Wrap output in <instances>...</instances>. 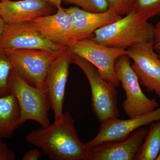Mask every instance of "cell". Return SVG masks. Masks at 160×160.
<instances>
[{
  "label": "cell",
  "instance_id": "25",
  "mask_svg": "<svg viewBox=\"0 0 160 160\" xmlns=\"http://www.w3.org/2000/svg\"><path fill=\"white\" fill-rule=\"evenodd\" d=\"M42 1L48 3L49 5L57 9L61 7V4L63 0H42Z\"/></svg>",
  "mask_w": 160,
  "mask_h": 160
},
{
  "label": "cell",
  "instance_id": "15",
  "mask_svg": "<svg viewBox=\"0 0 160 160\" xmlns=\"http://www.w3.org/2000/svg\"><path fill=\"white\" fill-rule=\"evenodd\" d=\"M65 9L71 17L76 42L83 39L93 38L96 30L122 18L109 9L102 12H89L77 7Z\"/></svg>",
  "mask_w": 160,
  "mask_h": 160
},
{
  "label": "cell",
  "instance_id": "7",
  "mask_svg": "<svg viewBox=\"0 0 160 160\" xmlns=\"http://www.w3.org/2000/svg\"><path fill=\"white\" fill-rule=\"evenodd\" d=\"M67 49L71 54L83 58L95 66L102 77L115 88L119 86L115 72V64L120 57L126 55V49L103 46L96 42L93 38L78 40L67 47Z\"/></svg>",
  "mask_w": 160,
  "mask_h": 160
},
{
  "label": "cell",
  "instance_id": "26",
  "mask_svg": "<svg viewBox=\"0 0 160 160\" xmlns=\"http://www.w3.org/2000/svg\"><path fill=\"white\" fill-rule=\"evenodd\" d=\"M6 25V23H5L4 21H3L2 19L0 17V36H1L3 30H4Z\"/></svg>",
  "mask_w": 160,
  "mask_h": 160
},
{
  "label": "cell",
  "instance_id": "14",
  "mask_svg": "<svg viewBox=\"0 0 160 160\" xmlns=\"http://www.w3.org/2000/svg\"><path fill=\"white\" fill-rule=\"evenodd\" d=\"M54 8L42 0H0V17L7 25L29 22L52 14Z\"/></svg>",
  "mask_w": 160,
  "mask_h": 160
},
{
  "label": "cell",
  "instance_id": "20",
  "mask_svg": "<svg viewBox=\"0 0 160 160\" xmlns=\"http://www.w3.org/2000/svg\"><path fill=\"white\" fill-rule=\"evenodd\" d=\"M67 4H74L83 10L92 12H102L109 9L106 0H63Z\"/></svg>",
  "mask_w": 160,
  "mask_h": 160
},
{
  "label": "cell",
  "instance_id": "12",
  "mask_svg": "<svg viewBox=\"0 0 160 160\" xmlns=\"http://www.w3.org/2000/svg\"><path fill=\"white\" fill-rule=\"evenodd\" d=\"M160 120V107L154 111L128 120L118 118L107 121L101 124L96 136L86 143L88 149L107 142L122 141L137 129Z\"/></svg>",
  "mask_w": 160,
  "mask_h": 160
},
{
  "label": "cell",
  "instance_id": "22",
  "mask_svg": "<svg viewBox=\"0 0 160 160\" xmlns=\"http://www.w3.org/2000/svg\"><path fill=\"white\" fill-rule=\"evenodd\" d=\"M0 138V160H14L16 155L14 152L2 141Z\"/></svg>",
  "mask_w": 160,
  "mask_h": 160
},
{
  "label": "cell",
  "instance_id": "11",
  "mask_svg": "<svg viewBox=\"0 0 160 160\" xmlns=\"http://www.w3.org/2000/svg\"><path fill=\"white\" fill-rule=\"evenodd\" d=\"M29 22L55 45L66 48L76 42L71 17L62 6L54 14L40 17Z\"/></svg>",
  "mask_w": 160,
  "mask_h": 160
},
{
  "label": "cell",
  "instance_id": "5",
  "mask_svg": "<svg viewBox=\"0 0 160 160\" xmlns=\"http://www.w3.org/2000/svg\"><path fill=\"white\" fill-rule=\"evenodd\" d=\"M64 49L58 51L38 49L3 51L11 59L18 74L25 82L36 88L44 89L45 78L52 63Z\"/></svg>",
  "mask_w": 160,
  "mask_h": 160
},
{
  "label": "cell",
  "instance_id": "24",
  "mask_svg": "<svg viewBox=\"0 0 160 160\" xmlns=\"http://www.w3.org/2000/svg\"><path fill=\"white\" fill-rule=\"evenodd\" d=\"M42 156V154L39 150L37 149H33L29 150L24 155L22 160H37L39 159Z\"/></svg>",
  "mask_w": 160,
  "mask_h": 160
},
{
  "label": "cell",
  "instance_id": "23",
  "mask_svg": "<svg viewBox=\"0 0 160 160\" xmlns=\"http://www.w3.org/2000/svg\"><path fill=\"white\" fill-rule=\"evenodd\" d=\"M153 47L155 51H160V20L154 26Z\"/></svg>",
  "mask_w": 160,
  "mask_h": 160
},
{
  "label": "cell",
  "instance_id": "10",
  "mask_svg": "<svg viewBox=\"0 0 160 160\" xmlns=\"http://www.w3.org/2000/svg\"><path fill=\"white\" fill-rule=\"evenodd\" d=\"M64 47L49 42L29 22L6 24L0 36V49H44L58 51Z\"/></svg>",
  "mask_w": 160,
  "mask_h": 160
},
{
  "label": "cell",
  "instance_id": "1",
  "mask_svg": "<svg viewBox=\"0 0 160 160\" xmlns=\"http://www.w3.org/2000/svg\"><path fill=\"white\" fill-rule=\"evenodd\" d=\"M68 112L46 127L30 132L27 142L42 149L52 160H89V149L81 142Z\"/></svg>",
  "mask_w": 160,
  "mask_h": 160
},
{
  "label": "cell",
  "instance_id": "18",
  "mask_svg": "<svg viewBox=\"0 0 160 160\" xmlns=\"http://www.w3.org/2000/svg\"><path fill=\"white\" fill-rule=\"evenodd\" d=\"M15 72L11 59L0 49V98L11 94L12 82Z\"/></svg>",
  "mask_w": 160,
  "mask_h": 160
},
{
  "label": "cell",
  "instance_id": "21",
  "mask_svg": "<svg viewBox=\"0 0 160 160\" xmlns=\"http://www.w3.org/2000/svg\"><path fill=\"white\" fill-rule=\"evenodd\" d=\"M109 9L119 15H126L132 11L134 0H106Z\"/></svg>",
  "mask_w": 160,
  "mask_h": 160
},
{
  "label": "cell",
  "instance_id": "3",
  "mask_svg": "<svg viewBox=\"0 0 160 160\" xmlns=\"http://www.w3.org/2000/svg\"><path fill=\"white\" fill-rule=\"evenodd\" d=\"M71 64L81 69L86 75L91 92V105L95 116L100 124L118 118V94L116 88L102 77L97 68L89 61L77 55L71 54Z\"/></svg>",
  "mask_w": 160,
  "mask_h": 160
},
{
  "label": "cell",
  "instance_id": "6",
  "mask_svg": "<svg viewBox=\"0 0 160 160\" xmlns=\"http://www.w3.org/2000/svg\"><path fill=\"white\" fill-rule=\"evenodd\" d=\"M11 93L18 103L21 125L29 120L39 124L42 127L50 125L49 102L44 89L36 88L25 82L16 70L11 86Z\"/></svg>",
  "mask_w": 160,
  "mask_h": 160
},
{
  "label": "cell",
  "instance_id": "2",
  "mask_svg": "<svg viewBox=\"0 0 160 160\" xmlns=\"http://www.w3.org/2000/svg\"><path fill=\"white\" fill-rule=\"evenodd\" d=\"M154 26L141 15L131 12L125 17L96 30L93 39L98 44L127 49L153 42Z\"/></svg>",
  "mask_w": 160,
  "mask_h": 160
},
{
  "label": "cell",
  "instance_id": "28",
  "mask_svg": "<svg viewBox=\"0 0 160 160\" xmlns=\"http://www.w3.org/2000/svg\"><path fill=\"white\" fill-rule=\"evenodd\" d=\"M158 52V55L159 57L160 58V51Z\"/></svg>",
  "mask_w": 160,
  "mask_h": 160
},
{
  "label": "cell",
  "instance_id": "19",
  "mask_svg": "<svg viewBox=\"0 0 160 160\" xmlns=\"http://www.w3.org/2000/svg\"><path fill=\"white\" fill-rule=\"evenodd\" d=\"M132 11L148 20L160 15V0H134Z\"/></svg>",
  "mask_w": 160,
  "mask_h": 160
},
{
  "label": "cell",
  "instance_id": "9",
  "mask_svg": "<svg viewBox=\"0 0 160 160\" xmlns=\"http://www.w3.org/2000/svg\"><path fill=\"white\" fill-rule=\"evenodd\" d=\"M71 64V53L66 47L52 63L45 78L44 91L49 108L54 112V120H58L64 113L65 89Z\"/></svg>",
  "mask_w": 160,
  "mask_h": 160
},
{
  "label": "cell",
  "instance_id": "8",
  "mask_svg": "<svg viewBox=\"0 0 160 160\" xmlns=\"http://www.w3.org/2000/svg\"><path fill=\"white\" fill-rule=\"evenodd\" d=\"M154 50L153 42L126 49V55L133 60L132 68L140 85L160 98V58Z\"/></svg>",
  "mask_w": 160,
  "mask_h": 160
},
{
  "label": "cell",
  "instance_id": "4",
  "mask_svg": "<svg viewBox=\"0 0 160 160\" xmlns=\"http://www.w3.org/2000/svg\"><path fill=\"white\" fill-rule=\"evenodd\" d=\"M130 58L124 55L117 60L115 72L117 78L125 90L124 112L129 118L137 117L155 110L158 106L154 98H149L142 91L136 75L132 68Z\"/></svg>",
  "mask_w": 160,
  "mask_h": 160
},
{
  "label": "cell",
  "instance_id": "17",
  "mask_svg": "<svg viewBox=\"0 0 160 160\" xmlns=\"http://www.w3.org/2000/svg\"><path fill=\"white\" fill-rule=\"evenodd\" d=\"M160 151V120L150 123L144 142L134 160H155Z\"/></svg>",
  "mask_w": 160,
  "mask_h": 160
},
{
  "label": "cell",
  "instance_id": "13",
  "mask_svg": "<svg viewBox=\"0 0 160 160\" xmlns=\"http://www.w3.org/2000/svg\"><path fill=\"white\" fill-rule=\"evenodd\" d=\"M148 130L137 129L122 141L102 143L89 149V160H132L145 139Z\"/></svg>",
  "mask_w": 160,
  "mask_h": 160
},
{
  "label": "cell",
  "instance_id": "16",
  "mask_svg": "<svg viewBox=\"0 0 160 160\" xmlns=\"http://www.w3.org/2000/svg\"><path fill=\"white\" fill-rule=\"evenodd\" d=\"M19 106L14 95L0 98V138L11 137L20 126Z\"/></svg>",
  "mask_w": 160,
  "mask_h": 160
},
{
  "label": "cell",
  "instance_id": "27",
  "mask_svg": "<svg viewBox=\"0 0 160 160\" xmlns=\"http://www.w3.org/2000/svg\"><path fill=\"white\" fill-rule=\"evenodd\" d=\"M156 160H160V151L159 154L158 156V158H157Z\"/></svg>",
  "mask_w": 160,
  "mask_h": 160
}]
</instances>
